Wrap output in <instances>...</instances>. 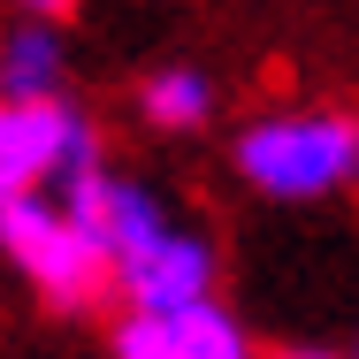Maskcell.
Segmentation results:
<instances>
[{
    "mask_svg": "<svg viewBox=\"0 0 359 359\" xmlns=\"http://www.w3.org/2000/svg\"><path fill=\"white\" fill-rule=\"evenodd\" d=\"M15 8H23V15H39V23H62L76 0H15Z\"/></svg>",
    "mask_w": 359,
    "mask_h": 359,
    "instance_id": "cell-9",
    "label": "cell"
},
{
    "mask_svg": "<svg viewBox=\"0 0 359 359\" xmlns=\"http://www.w3.org/2000/svg\"><path fill=\"white\" fill-rule=\"evenodd\" d=\"M69 84V54H62V31L23 15L8 39H0V100H54Z\"/></svg>",
    "mask_w": 359,
    "mask_h": 359,
    "instance_id": "cell-7",
    "label": "cell"
},
{
    "mask_svg": "<svg viewBox=\"0 0 359 359\" xmlns=\"http://www.w3.org/2000/svg\"><path fill=\"white\" fill-rule=\"evenodd\" d=\"M138 115L153 130H199L207 115H215V76L191 69V62H168V69H153L138 84Z\"/></svg>",
    "mask_w": 359,
    "mask_h": 359,
    "instance_id": "cell-8",
    "label": "cell"
},
{
    "mask_svg": "<svg viewBox=\"0 0 359 359\" xmlns=\"http://www.w3.org/2000/svg\"><path fill=\"white\" fill-rule=\"evenodd\" d=\"M115 290L130 298V313H168V306H199L215 298V245L184 222H168L145 252L115 268Z\"/></svg>",
    "mask_w": 359,
    "mask_h": 359,
    "instance_id": "cell-6",
    "label": "cell"
},
{
    "mask_svg": "<svg viewBox=\"0 0 359 359\" xmlns=\"http://www.w3.org/2000/svg\"><path fill=\"white\" fill-rule=\"evenodd\" d=\"M62 207H69V215L92 229V245L107 252V276H115L130 252H145V245H153V237L176 222V215H168V207H161V199L138 184V176H115L107 161L62 184Z\"/></svg>",
    "mask_w": 359,
    "mask_h": 359,
    "instance_id": "cell-4",
    "label": "cell"
},
{
    "mask_svg": "<svg viewBox=\"0 0 359 359\" xmlns=\"http://www.w3.org/2000/svg\"><path fill=\"white\" fill-rule=\"evenodd\" d=\"M100 130L69 92L54 100H0V199L15 191H62L69 176L100 168Z\"/></svg>",
    "mask_w": 359,
    "mask_h": 359,
    "instance_id": "cell-3",
    "label": "cell"
},
{
    "mask_svg": "<svg viewBox=\"0 0 359 359\" xmlns=\"http://www.w3.org/2000/svg\"><path fill=\"white\" fill-rule=\"evenodd\" d=\"M0 260L46 306H62V313H84L100 290L115 283L107 276V252L62 207V191H15V199H0Z\"/></svg>",
    "mask_w": 359,
    "mask_h": 359,
    "instance_id": "cell-2",
    "label": "cell"
},
{
    "mask_svg": "<svg viewBox=\"0 0 359 359\" xmlns=\"http://www.w3.org/2000/svg\"><path fill=\"white\" fill-rule=\"evenodd\" d=\"M237 176L276 199V207H313L359 184V115L352 107H276L237 130Z\"/></svg>",
    "mask_w": 359,
    "mask_h": 359,
    "instance_id": "cell-1",
    "label": "cell"
},
{
    "mask_svg": "<svg viewBox=\"0 0 359 359\" xmlns=\"http://www.w3.org/2000/svg\"><path fill=\"white\" fill-rule=\"evenodd\" d=\"M115 359H252V337L229 306L199 298V306H168V313H123Z\"/></svg>",
    "mask_w": 359,
    "mask_h": 359,
    "instance_id": "cell-5",
    "label": "cell"
},
{
    "mask_svg": "<svg viewBox=\"0 0 359 359\" xmlns=\"http://www.w3.org/2000/svg\"><path fill=\"white\" fill-rule=\"evenodd\" d=\"M283 359H337V352H283Z\"/></svg>",
    "mask_w": 359,
    "mask_h": 359,
    "instance_id": "cell-10",
    "label": "cell"
}]
</instances>
